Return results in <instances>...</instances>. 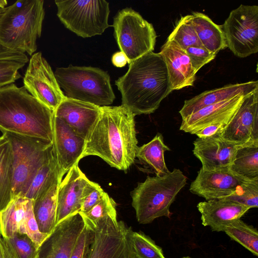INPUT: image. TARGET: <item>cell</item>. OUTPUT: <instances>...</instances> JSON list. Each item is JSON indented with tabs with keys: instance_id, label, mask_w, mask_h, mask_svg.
Listing matches in <instances>:
<instances>
[{
	"instance_id": "obj_14",
	"label": "cell",
	"mask_w": 258,
	"mask_h": 258,
	"mask_svg": "<svg viewBox=\"0 0 258 258\" xmlns=\"http://www.w3.org/2000/svg\"><path fill=\"white\" fill-rule=\"evenodd\" d=\"M247 180L232 173L229 168L213 171L201 168L190 184L189 191L206 201L224 199L233 195Z\"/></svg>"
},
{
	"instance_id": "obj_43",
	"label": "cell",
	"mask_w": 258,
	"mask_h": 258,
	"mask_svg": "<svg viewBox=\"0 0 258 258\" xmlns=\"http://www.w3.org/2000/svg\"><path fill=\"white\" fill-rule=\"evenodd\" d=\"M22 57V53L6 48L0 44V59H20Z\"/></svg>"
},
{
	"instance_id": "obj_13",
	"label": "cell",
	"mask_w": 258,
	"mask_h": 258,
	"mask_svg": "<svg viewBox=\"0 0 258 258\" xmlns=\"http://www.w3.org/2000/svg\"><path fill=\"white\" fill-rule=\"evenodd\" d=\"M220 135L239 146L258 141V89L245 96Z\"/></svg>"
},
{
	"instance_id": "obj_16",
	"label": "cell",
	"mask_w": 258,
	"mask_h": 258,
	"mask_svg": "<svg viewBox=\"0 0 258 258\" xmlns=\"http://www.w3.org/2000/svg\"><path fill=\"white\" fill-rule=\"evenodd\" d=\"M194 155L201 161L205 171L230 168L239 146L224 140L217 134L206 138H198L193 143Z\"/></svg>"
},
{
	"instance_id": "obj_12",
	"label": "cell",
	"mask_w": 258,
	"mask_h": 258,
	"mask_svg": "<svg viewBox=\"0 0 258 258\" xmlns=\"http://www.w3.org/2000/svg\"><path fill=\"white\" fill-rule=\"evenodd\" d=\"M23 84L31 95L53 112L66 98L41 52L34 53L29 60Z\"/></svg>"
},
{
	"instance_id": "obj_46",
	"label": "cell",
	"mask_w": 258,
	"mask_h": 258,
	"mask_svg": "<svg viewBox=\"0 0 258 258\" xmlns=\"http://www.w3.org/2000/svg\"><path fill=\"white\" fill-rule=\"evenodd\" d=\"M0 258H5L4 254V250L2 245V237L0 233Z\"/></svg>"
},
{
	"instance_id": "obj_29",
	"label": "cell",
	"mask_w": 258,
	"mask_h": 258,
	"mask_svg": "<svg viewBox=\"0 0 258 258\" xmlns=\"http://www.w3.org/2000/svg\"><path fill=\"white\" fill-rule=\"evenodd\" d=\"M230 171L244 179L258 178V141L239 147Z\"/></svg>"
},
{
	"instance_id": "obj_10",
	"label": "cell",
	"mask_w": 258,
	"mask_h": 258,
	"mask_svg": "<svg viewBox=\"0 0 258 258\" xmlns=\"http://www.w3.org/2000/svg\"><path fill=\"white\" fill-rule=\"evenodd\" d=\"M83 222L92 232L86 258H133L127 236L128 227L123 221L107 216Z\"/></svg>"
},
{
	"instance_id": "obj_17",
	"label": "cell",
	"mask_w": 258,
	"mask_h": 258,
	"mask_svg": "<svg viewBox=\"0 0 258 258\" xmlns=\"http://www.w3.org/2000/svg\"><path fill=\"white\" fill-rule=\"evenodd\" d=\"M246 95L241 94L200 109L182 119L179 130L195 135L211 124H222L226 126L236 112Z\"/></svg>"
},
{
	"instance_id": "obj_8",
	"label": "cell",
	"mask_w": 258,
	"mask_h": 258,
	"mask_svg": "<svg viewBox=\"0 0 258 258\" xmlns=\"http://www.w3.org/2000/svg\"><path fill=\"white\" fill-rule=\"evenodd\" d=\"M55 3L59 20L79 36L101 35L111 26L108 23L109 3L105 0H55Z\"/></svg>"
},
{
	"instance_id": "obj_26",
	"label": "cell",
	"mask_w": 258,
	"mask_h": 258,
	"mask_svg": "<svg viewBox=\"0 0 258 258\" xmlns=\"http://www.w3.org/2000/svg\"><path fill=\"white\" fill-rule=\"evenodd\" d=\"M192 24L202 45L209 51L217 54L227 47L221 25L215 23L205 14L192 13Z\"/></svg>"
},
{
	"instance_id": "obj_21",
	"label": "cell",
	"mask_w": 258,
	"mask_h": 258,
	"mask_svg": "<svg viewBox=\"0 0 258 258\" xmlns=\"http://www.w3.org/2000/svg\"><path fill=\"white\" fill-rule=\"evenodd\" d=\"M202 224L213 231H224L233 221L240 219L250 209L236 202L220 199L201 202L197 205Z\"/></svg>"
},
{
	"instance_id": "obj_15",
	"label": "cell",
	"mask_w": 258,
	"mask_h": 258,
	"mask_svg": "<svg viewBox=\"0 0 258 258\" xmlns=\"http://www.w3.org/2000/svg\"><path fill=\"white\" fill-rule=\"evenodd\" d=\"M78 213L56 225L51 235L38 250L41 258H70L77 240L84 227Z\"/></svg>"
},
{
	"instance_id": "obj_41",
	"label": "cell",
	"mask_w": 258,
	"mask_h": 258,
	"mask_svg": "<svg viewBox=\"0 0 258 258\" xmlns=\"http://www.w3.org/2000/svg\"><path fill=\"white\" fill-rule=\"evenodd\" d=\"M92 238V231L84 225L74 245L70 258H86Z\"/></svg>"
},
{
	"instance_id": "obj_48",
	"label": "cell",
	"mask_w": 258,
	"mask_h": 258,
	"mask_svg": "<svg viewBox=\"0 0 258 258\" xmlns=\"http://www.w3.org/2000/svg\"><path fill=\"white\" fill-rule=\"evenodd\" d=\"M5 8L3 9V8H0V17L2 16V14L3 13V12H4Z\"/></svg>"
},
{
	"instance_id": "obj_32",
	"label": "cell",
	"mask_w": 258,
	"mask_h": 258,
	"mask_svg": "<svg viewBox=\"0 0 258 258\" xmlns=\"http://www.w3.org/2000/svg\"><path fill=\"white\" fill-rule=\"evenodd\" d=\"M127 236L133 258H166L162 248L143 232L133 231L128 227Z\"/></svg>"
},
{
	"instance_id": "obj_23",
	"label": "cell",
	"mask_w": 258,
	"mask_h": 258,
	"mask_svg": "<svg viewBox=\"0 0 258 258\" xmlns=\"http://www.w3.org/2000/svg\"><path fill=\"white\" fill-rule=\"evenodd\" d=\"M258 89V81L229 84L206 91L184 101L179 111L182 119L207 106L232 98L241 94H248Z\"/></svg>"
},
{
	"instance_id": "obj_39",
	"label": "cell",
	"mask_w": 258,
	"mask_h": 258,
	"mask_svg": "<svg viewBox=\"0 0 258 258\" xmlns=\"http://www.w3.org/2000/svg\"><path fill=\"white\" fill-rule=\"evenodd\" d=\"M105 193L98 183L89 180L83 192L82 205L79 213H85L89 211L102 199Z\"/></svg>"
},
{
	"instance_id": "obj_44",
	"label": "cell",
	"mask_w": 258,
	"mask_h": 258,
	"mask_svg": "<svg viewBox=\"0 0 258 258\" xmlns=\"http://www.w3.org/2000/svg\"><path fill=\"white\" fill-rule=\"evenodd\" d=\"M111 61L114 66L119 68L125 66L129 62L126 55L121 51L116 52L113 54Z\"/></svg>"
},
{
	"instance_id": "obj_18",
	"label": "cell",
	"mask_w": 258,
	"mask_h": 258,
	"mask_svg": "<svg viewBox=\"0 0 258 258\" xmlns=\"http://www.w3.org/2000/svg\"><path fill=\"white\" fill-rule=\"evenodd\" d=\"M86 141L64 121L53 116V146L57 164L64 175L82 159Z\"/></svg>"
},
{
	"instance_id": "obj_3",
	"label": "cell",
	"mask_w": 258,
	"mask_h": 258,
	"mask_svg": "<svg viewBox=\"0 0 258 258\" xmlns=\"http://www.w3.org/2000/svg\"><path fill=\"white\" fill-rule=\"evenodd\" d=\"M54 112L24 86L0 87V131L53 143Z\"/></svg>"
},
{
	"instance_id": "obj_27",
	"label": "cell",
	"mask_w": 258,
	"mask_h": 258,
	"mask_svg": "<svg viewBox=\"0 0 258 258\" xmlns=\"http://www.w3.org/2000/svg\"><path fill=\"white\" fill-rule=\"evenodd\" d=\"M13 153L10 141L4 134L0 136V212L13 199Z\"/></svg>"
},
{
	"instance_id": "obj_11",
	"label": "cell",
	"mask_w": 258,
	"mask_h": 258,
	"mask_svg": "<svg viewBox=\"0 0 258 258\" xmlns=\"http://www.w3.org/2000/svg\"><path fill=\"white\" fill-rule=\"evenodd\" d=\"M221 28L227 46L237 56L258 51V6L240 5L232 10Z\"/></svg>"
},
{
	"instance_id": "obj_36",
	"label": "cell",
	"mask_w": 258,
	"mask_h": 258,
	"mask_svg": "<svg viewBox=\"0 0 258 258\" xmlns=\"http://www.w3.org/2000/svg\"><path fill=\"white\" fill-rule=\"evenodd\" d=\"M5 239L17 258H35L38 254L39 249L36 245L25 234L17 233Z\"/></svg>"
},
{
	"instance_id": "obj_7",
	"label": "cell",
	"mask_w": 258,
	"mask_h": 258,
	"mask_svg": "<svg viewBox=\"0 0 258 258\" xmlns=\"http://www.w3.org/2000/svg\"><path fill=\"white\" fill-rule=\"evenodd\" d=\"M12 146L14 159L13 198L24 197L40 167L53 155V143L3 133Z\"/></svg>"
},
{
	"instance_id": "obj_28",
	"label": "cell",
	"mask_w": 258,
	"mask_h": 258,
	"mask_svg": "<svg viewBox=\"0 0 258 258\" xmlns=\"http://www.w3.org/2000/svg\"><path fill=\"white\" fill-rule=\"evenodd\" d=\"M63 175L59 168L54 151L52 156L36 172L24 198L35 200Z\"/></svg>"
},
{
	"instance_id": "obj_2",
	"label": "cell",
	"mask_w": 258,
	"mask_h": 258,
	"mask_svg": "<svg viewBox=\"0 0 258 258\" xmlns=\"http://www.w3.org/2000/svg\"><path fill=\"white\" fill-rule=\"evenodd\" d=\"M115 84L121 94V105L135 115L153 113L172 91L163 57L153 51L131 61Z\"/></svg>"
},
{
	"instance_id": "obj_6",
	"label": "cell",
	"mask_w": 258,
	"mask_h": 258,
	"mask_svg": "<svg viewBox=\"0 0 258 258\" xmlns=\"http://www.w3.org/2000/svg\"><path fill=\"white\" fill-rule=\"evenodd\" d=\"M54 73L67 98L99 107L109 106L115 98L109 74L99 68L70 64Z\"/></svg>"
},
{
	"instance_id": "obj_5",
	"label": "cell",
	"mask_w": 258,
	"mask_h": 258,
	"mask_svg": "<svg viewBox=\"0 0 258 258\" xmlns=\"http://www.w3.org/2000/svg\"><path fill=\"white\" fill-rule=\"evenodd\" d=\"M186 182V176L175 168L163 176H148L144 181L138 183L131 192L138 222L146 224L159 217L170 218V206Z\"/></svg>"
},
{
	"instance_id": "obj_47",
	"label": "cell",
	"mask_w": 258,
	"mask_h": 258,
	"mask_svg": "<svg viewBox=\"0 0 258 258\" xmlns=\"http://www.w3.org/2000/svg\"><path fill=\"white\" fill-rule=\"evenodd\" d=\"M8 2L6 0H0V8L4 9L6 8Z\"/></svg>"
},
{
	"instance_id": "obj_31",
	"label": "cell",
	"mask_w": 258,
	"mask_h": 258,
	"mask_svg": "<svg viewBox=\"0 0 258 258\" xmlns=\"http://www.w3.org/2000/svg\"><path fill=\"white\" fill-rule=\"evenodd\" d=\"M224 232L253 255L258 256V232L253 226L239 219L229 224Z\"/></svg>"
},
{
	"instance_id": "obj_38",
	"label": "cell",
	"mask_w": 258,
	"mask_h": 258,
	"mask_svg": "<svg viewBox=\"0 0 258 258\" xmlns=\"http://www.w3.org/2000/svg\"><path fill=\"white\" fill-rule=\"evenodd\" d=\"M27 62L15 59H0V87L13 84L22 78L19 70Z\"/></svg>"
},
{
	"instance_id": "obj_37",
	"label": "cell",
	"mask_w": 258,
	"mask_h": 258,
	"mask_svg": "<svg viewBox=\"0 0 258 258\" xmlns=\"http://www.w3.org/2000/svg\"><path fill=\"white\" fill-rule=\"evenodd\" d=\"M116 207L115 202L105 192L102 199L89 211L79 213L84 221H95L107 216L116 218Z\"/></svg>"
},
{
	"instance_id": "obj_50",
	"label": "cell",
	"mask_w": 258,
	"mask_h": 258,
	"mask_svg": "<svg viewBox=\"0 0 258 258\" xmlns=\"http://www.w3.org/2000/svg\"><path fill=\"white\" fill-rule=\"evenodd\" d=\"M35 258H41L39 256L38 254V255L35 257Z\"/></svg>"
},
{
	"instance_id": "obj_25",
	"label": "cell",
	"mask_w": 258,
	"mask_h": 258,
	"mask_svg": "<svg viewBox=\"0 0 258 258\" xmlns=\"http://www.w3.org/2000/svg\"><path fill=\"white\" fill-rule=\"evenodd\" d=\"M170 150L158 133L149 142L138 147L136 157L151 173L161 176L170 172L164 159V152Z\"/></svg>"
},
{
	"instance_id": "obj_45",
	"label": "cell",
	"mask_w": 258,
	"mask_h": 258,
	"mask_svg": "<svg viewBox=\"0 0 258 258\" xmlns=\"http://www.w3.org/2000/svg\"><path fill=\"white\" fill-rule=\"evenodd\" d=\"M2 245L5 258H17L8 241L5 238L3 237Z\"/></svg>"
},
{
	"instance_id": "obj_1",
	"label": "cell",
	"mask_w": 258,
	"mask_h": 258,
	"mask_svg": "<svg viewBox=\"0 0 258 258\" xmlns=\"http://www.w3.org/2000/svg\"><path fill=\"white\" fill-rule=\"evenodd\" d=\"M100 108L97 121L86 140L82 158L98 156L111 167L125 171L134 163L138 148L135 115L122 105Z\"/></svg>"
},
{
	"instance_id": "obj_33",
	"label": "cell",
	"mask_w": 258,
	"mask_h": 258,
	"mask_svg": "<svg viewBox=\"0 0 258 258\" xmlns=\"http://www.w3.org/2000/svg\"><path fill=\"white\" fill-rule=\"evenodd\" d=\"M167 40L174 41L185 51L190 46H203L195 30L191 14L180 18Z\"/></svg>"
},
{
	"instance_id": "obj_40",
	"label": "cell",
	"mask_w": 258,
	"mask_h": 258,
	"mask_svg": "<svg viewBox=\"0 0 258 258\" xmlns=\"http://www.w3.org/2000/svg\"><path fill=\"white\" fill-rule=\"evenodd\" d=\"M185 52L196 73L204 65L213 60L216 56V54L209 51L204 46H190L185 50Z\"/></svg>"
},
{
	"instance_id": "obj_4",
	"label": "cell",
	"mask_w": 258,
	"mask_h": 258,
	"mask_svg": "<svg viewBox=\"0 0 258 258\" xmlns=\"http://www.w3.org/2000/svg\"><path fill=\"white\" fill-rule=\"evenodd\" d=\"M44 16L43 0H19L6 7L0 17V44L31 56L37 48Z\"/></svg>"
},
{
	"instance_id": "obj_22",
	"label": "cell",
	"mask_w": 258,
	"mask_h": 258,
	"mask_svg": "<svg viewBox=\"0 0 258 258\" xmlns=\"http://www.w3.org/2000/svg\"><path fill=\"white\" fill-rule=\"evenodd\" d=\"M160 53L166 65L172 91L194 86L196 73L185 50L174 41L167 40Z\"/></svg>"
},
{
	"instance_id": "obj_49",
	"label": "cell",
	"mask_w": 258,
	"mask_h": 258,
	"mask_svg": "<svg viewBox=\"0 0 258 258\" xmlns=\"http://www.w3.org/2000/svg\"><path fill=\"white\" fill-rule=\"evenodd\" d=\"M181 258H192V257H190L189 256H184V257H181Z\"/></svg>"
},
{
	"instance_id": "obj_42",
	"label": "cell",
	"mask_w": 258,
	"mask_h": 258,
	"mask_svg": "<svg viewBox=\"0 0 258 258\" xmlns=\"http://www.w3.org/2000/svg\"><path fill=\"white\" fill-rule=\"evenodd\" d=\"M222 124H213L207 126L195 134L199 138H206L221 134L225 127Z\"/></svg>"
},
{
	"instance_id": "obj_24",
	"label": "cell",
	"mask_w": 258,
	"mask_h": 258,
	"mask_svg": "<svg viewBox=\"0 0 258 258\" xmlns=\"http://www.w3.org/2000/svg\"><path fill=\"white\" fill-rule=\"evenodd\" d=\"M62 178L57 180L45 192L33 200V210L40 231L50 235L56 227L57 194Z\"/></svg>"
},
{
	"instance_id": "obj_19",
	"label": "cell",
	"mask_w": 258,
	"mask_h": 258,
	"mask_svg": "<svg viewBox=\"0 0 258 258\" xmlns=\"http://www.w3.org/2000/svg\"><path fill=\"white\" fill-rule=\"evenodd\" d=\"M89 180L80 169L78 164L67 173L58 188L56 226L68 217L79 212L83 192Z\"/></svg>"
},
{
	"instance_id": "obj_35",
	"label": "cell",
	"mask_w": 258,
	"mask_h": 258,
	"mask_svg": "<svg viewBox=\"0 0 258 258\" xmlns=\"http://www.w3.org/2000/svg\"><path fill=\"white\" fill-rule=\"evenodd\" d=\"M19 233L26 234L35 243L38 249L51 235L43 234L40 231L33 213V200H30L27 205L25 217Z\"/></svg>"
},
{
	"instance_id": "obj_30",
	"label": "cell",
	"mask_w": 258,
	"mask_h": 258,
	"mask_svg": "<svg viewBox=\"0 0 258 258\" xmlns=\"http://www.w3.org/2000/svg\"><path fill=\"white\" fill-rule=\"evenodd\" d=\"M30 200L15 197L0 212V233L3 238H8L19 232Z\"/></svg>"
},
{
	"instance_id": "obj_20",
	"label": "cell",
	"mask_w": 258,
	"mask_h": 258,
	"mask_svg": "<svg viewBox=\"0 0 258 258\" xmlns=\"http://www.w3.org/2000/svg\"><path fill=\"white\" fill-rule=\"evenodd\" d=\"M100 112L99 106L66 97L54 111V116L64 121L86 141Z\"/></svg>"
},
{
	"instance_id": "obj_9",
	"label": "cell",
	"mask_w": 258,
	"mask_h": 258,
	"mask_svg": "<svg viewBox=\"0 0 258 258\" xmlns=\"http://www.w3.org/2000/svg\"><path fill=\"white\" fill-rule=\"evenodd\" d=\"M112 26L120 50L126 55L128 63L154 50L157 35L152 24L132 8L118 11Z\"/></svg>"
},
{
	"instance_id": "obj_34",
	"label": "cell",
	"mask_w": 258,
	"mask_h": 258,
	"mask_svg": "<svg viewBox=\"0 0 258 258\" xmlns=\"http://www.w3.org/2000/svg\"><path fill=\"white\" fill-rule=\"evenodd\" d=\"M226 199L239 203L249 209L258 206V178L247 180L240 185L236 192Z\"/></svg>"
}]
</instances>
